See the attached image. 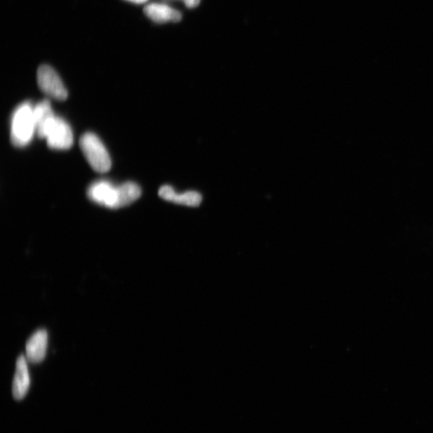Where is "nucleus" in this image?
Masks as SVG:
<instances>
[{"mask_svg": "<svg viewBox=\"0 0 433 433\" xmlns=\"http://www.w3.org/2000/svg\"><path fill=\"white\" fill-rule=\"evenodd\" d=\"M88 199L109 209H119L133 204L142 195V189L136 183L128 182L115 187L108 181H98L90 185Z\"/></svg>", "mask_w": 433, "mask_h": 433, "instance_id": "1", "label": "nucleus"}, {"mask_svg": "<svg viewBox=\"0 0 433 433\" xmlns=\"http://www.w3.org/2000/svg\"><path fill=\"white\" fill-rule=\"evenodd\" d=\"M36 133L34 108L29 101L20 104L15 109L11 121V142L22 148L31 142Z\"/></svg>", "mask_w": 433, "mask_h": 433, "instance_id": "2", "label": "nucleus"}, {"mask_svg": "<svg viewBox=\"0 0 433 433\" xmlns=\"http://www.w3.org/2000/svg\"><path fill=\"white\" fill-rule=\"evenodd\" d=\"M80 147L93 171L100 173L110 171V156L97 135L93 133L83 134L80 138Z\"/></svg>", "mask_w": 433, "mask_h": 433, "instance_id": "3", "label": "nucleus"}, {"mask_svg": "<svg viewBox=\"0 0 433 433\" xmlns=\"http://www.w3.org/2000/svg\"><path fill=\"white\" fill-rule=\"evenodd\" d=\"M38 86L41 91L56 100H65L67 91L60 77L52 67L41 65L37 71Z\"/></svg>", "mask_w": 433, "mask_h": 433, "instance_id": "4", "label": "nucleus"}, {"mask_svg": "<svg viewBox=\"0 0 433 433\" xmlns=\"http://www.w3.org/2000/svg\"><path fill=\"white\" fill-rule=\"evenodd\" d=\"M50 149L66 150L72 147L73 133L69 124L60 117L55 116L49 124L44 138Z\"/></svg>", "mask_w": 433, "mask_h": 433, "instance_id": "5", "label": "nucleus"}, {"mask_svg": "<svg viewBox=\"0 0 433 433\" xmlns=\"http://www.w3.org/2000/svg\"><path fill=\"white\" fill-rule=\"evenodd\" d=\"M31 378L27 367V359L20 356L16 361L14 375L13 394L16 401H22L30 389Z\"/></svg>", "mask_w": 433, "mask_h": 433, "instance_id": "6", "label": "nucleus"}, {"mask_svg": "<svg viewBox=\"0 0 433 433\" xmlns=\"http://www.w3.org/2000/svg\"><path fill=\"white\" fill-rule=\"evenodd\" d=\"M48 336L46 331L38 330L26 344V358L28 362L39 364L46 356Z\"/></svg>", "mask_w": 433, "mask_h": 433, "instance_id": "7", "label": "nucleus"}, {"mask_svg": "<svg viewBox=\"0 0 433 433\" xmlns=\"http://www.w3.org/2000/svg\"><path fill=\"white\" fill-rule=\"evenodd\" d=\"M144 13L151 20L157 24L181 21L182 13L164 4L154 3L146 6Z\"/></svg>", "mask_w": 433, "mask_h": 433, "instance_id": "8", "label": "nucleus"}, {"mask_svg": "<svg viewBox=\"0 0 433 433\" xmlns=\"http://www.w3.org/2000/svg\"><path fill=\"white\" fill-rule=\"evenodd\" d=\"M55 116L48 100H44L34 107L36 133L39 138L44 139L45 131Z\"/></svg>", "mask_w": 433, "mask_h": 433, "instance_id": "9", "label": "nucleus"}, {"mask_svg": "<svg viewBox=\"0 0 433 433\" xmlns=\"http://www.w3.org/2000/svg\"><path fill=\"white\" fill-rule=\"evenodd\" d=\"M159 196L164 200L189 206H199L201 202V196L199 194L187 192L183 194H178L168 185H165L160 189Z\"/></svg>", "mask_w": 433, "mask_h": 433, "instance_id": "10", "label": "nucleus"}, {"mask_svg": "<svg viewBox=\"0 0 433 433\" xmlns=\"http://www.w3.org/2000/svg\"><path fill=\"white\" fill-rule=\"evenodd\" d=\"M166 1H171V0H166ZM185 6L189 8H194L198 7L201 0H182Z\"/></svg>", "mask_w": 433, "mask_h": 433, "instance_id": "11", "label": "nucleus"}, {"mask_svg": "<svg viewBox=\"0 0 433 433\" xmlns=\"http://www.w3.org/2000/svg\"><path fill=\"white\" fill-rule=\"evenodd\" d=\"M126 1L132 2L133 4H140L145 3L146 1H147V0H126Z\"/></svg>", "mask_w": 433, "mask_h": 433, "instance_id": "12", "label": "nucleus"}]
</instances>
